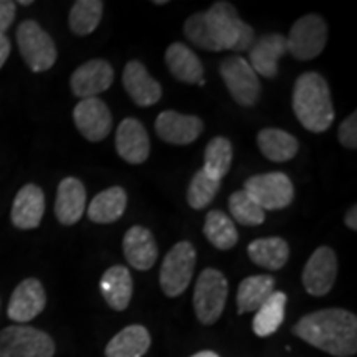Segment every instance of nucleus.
Returning <instances> with one entry per match:
<instances>
[{"label": "nucleus", "mask_w": 357, "mask_h": 357, "mask_svg": "<svg viewBox=\"0 0 357 357\" xmlns=\"http://www.w3.org/2000/svg\"><path fill=\"white\" fill-rule=\"evenodd\" d=\"M293 334L336 357H351L357 352V318L341 307H328L303 316L293 326Z\"/></svg>", "instance_id": "1"}, {"label": "nucleus", "mask_w": 357, "mask_h": 357, "mask_svg": "<svg viewBox=\"0 0 357 357\" xmlns=\"http://www.w3.org/2000/svg\"><path fill=\"white\" fill-rule=\"evenodd\" d=\"M293 111L303 128L311 132H324L334 121L331 89L316 71L303 73L293 89Z\"/></svg>", "instance_id": "2"}, {"label": "nucleus", "mask_w": 357, "mask_h": 357, "mask_svg": "<svg viewBox=\"0 0 357 357\" xmlns=\"http://www.w3.org/2000/svg\"><path fill=\"white\" fill-rule=\"evenodd\" d=\"M213 38L222 50H250L255 42V30L240 19L236 8L229 2H215L205 12Z\"/></svg>", "instance_id": "3"}, {"label": "nucleus", "mask_w": 357, "mask_h": 357, "mask_svg": "<svg viewBox=\"0 0 357 357\" xmlns=\"http://www.w3.org/2000/svg\"><path fill=\"white\" fill-rule=\"evenodd\" d=\"M229 296V281L222 271L207 268L200 273L194 291V310L197 319L205 326L215 324L225 310Z\"/></svg>", "instance_id": "4"}, {"label": "nucleus", "mask_w": 357, "mask_h": 357, "mask_svg": "<svg viewBox=\"0 0 357 357\" xmlns=\"http://www.w3.org/2000/svg\"><path fill=\"white\" fill-rule=\"evenodd\" d=\"M17 43L26 66L35 73H42L55 65L56 45L35 20H25L19 25Z\"/></svg>", "instance_id": "5"}, {"label": "nucleus", "mask_w": 357, "mask_h": 357, "mask_svg": "<svg viewBox=\"0 0 357 357\" xmlns=\"http://www.w3.org/2000/svg\"><path fill=\"white\" fill-rule=\"evenodd\" d=\"M195 253L194 245L190 242H178L169 250L160 266V288L169 298H177L185 291L194 275Z\"/></svg>", "instance_id": "6"}, {"label": "nucleus", "mask_w": 357, "mask_h": 357, "mask_svg": "<svg viewBox=\"0 0 357 357\" xmlns=\"http://www.w3.org/2000/svg\"><path fill=\"white\" fill-rule=\"evenodd\" d=\"M0 352L7 357H53L55 342L32 326H8L0 331Z\"/></svg>", "instance_id": "7"}, {"label": "nucleus", "mask_w": 357, "mask_h": 357, "mask_svg": "<svg viewBox=\"0 0 357 357\" xmlns=\"http://www.w3.org/2000/svg\"><path fill=\"white\" fill-rule=\"evenodd\" d=\"M243 190L260 205L263 211L287 208L294 199V187L283 172H268L245 181Z\"/></svg>", "instance_id": "8"}, {"label": "nucleus", "mask_w": 357, "mask_h": 357, "mask_svg": "<svg viewBox=\"0 0 357 357\" xmlns=\"http://www.w3.org/2000/svg\"><path fill=\"white\" fill-rule=\"evenodd\" d=\"M328 25L321 15L310 13L294 22L287 37L288 52L300 61L312 60L324 50Z\"/></svg>", "instance_id": "9"}, {"label": "nucleus", "mask_w": 357, "mask_h": 357, "mask_svg": "<svg viewBox=\"0 0 357 357\" xmlns=\"http://www.w3.org/2000/svg\"><path fill=\"white\" fill-rule=\"evenodd\" d=\"M220 75L230 96L243 108H252L260 98L261 84L258 75L242 56H227L220 63Z\"/></svg>", "instance_id": "10"}, {"label": "nucleus", "mask_w": 357, "mask_h": 357, "mask_svg": "<svg viewBox=\"0 0 357 357\" xmlns=\"http://www.w3.org/2000/svg\"><path fill=\"white\" fill-rule=\"evenodd\" d=\"M337 276V257L333 248L319 247L306 261L303 287L311 296H324L331 291Z\"/></svg>", "instance_id": "11"}, {"label": "nucleus", "mask_w": 357, "mask_h": 357, "mask_svg": "<svg viewBox=\"0 0 357 357\" xmlns=\"http://www.w3.org/2000/svg\"><path fill=\"white\" fill-rule=\"evenodd\" d=\"M73 119L78 131L91 142L106 139L113 128L111 111L100 98H88L79 101L73 109Z\"/></svg>", "instance_id": "12"}, {"label": "nucleus", "mask_w": 357, "mask_h": 357, "mask_svg": "<svg viewBox=\"0 0 357 357\" xmlns=\"http://www.w3.org/2000/svg\"><path fill=\"white\" fill-rule=\"evenodd\" d=\"M113 66L102 58H95L75 70V73L71 75L70 86L73 95L88 100V98H98V95L106 91L113 84Z\"/></svg>", "instance_id": "13"}, {"label": "nucleus", "mask_w": 357, "mask_h": 357, "mask_svg": "<svg viewBox=\"0 0 357 357\" xmlns=\"http://www.w3.org/2000/svg\"><path fill=\"white\" fill-rule=\"evenodd\" d=\"M47 306V294L37 278H26L13 289L7 314L15 323H30Z\"/></svg>", "instance_id": "14"}, {"label": "nucleus", "mask_w": 357, "mask_h": 357, "mask_svg": "<svg viewBox=\"0 0 357 357\" xmlns=\"http://www.w3.org/2000/svg\"><path fill=\"white\" fill-rule=\"evenodd\" d=\"M204 131V121L197 116L162 111L155 119V132L169 144L185 146L194 142Z\"/></svg>", "instance_id": "15"}, {"label": "nucleus", "mask_w": 357, "mask_h": 357, "mask_svg": "<svg viewBox=\"0 0 357 357\" xmlns=\"http://www.w3.org/2000/svg\"><path fill=\"white\" fill-rule=\"evenodd\" d=\"M288 52L287 37L281 33H266L250 47L248 63L263 78H275L278 75V60Z\"/></svg>", "instance_id": "16"}, {"label": "nucleus", "mask_w": 357, "mask_h": 357, "mask_svg": "<svg viewBox=\"0 0 357 357\" xmlns=\"http://www.w3.org/2000/svg\"><path fill=\"white\" fill-rule=\"evenodd\" d=\"M123 84L129 98L142 108L155 105L162 96V86L151 77L146 66L137 60L129 61L124 66Z\"/></svg>", "instance_id": "17"}, {"label": "nucleus", "mask_w": 357, "mask_h": 357, "mask_svg": "<svg viewBox=\"0 0 357 357\" xmlns=\"http://www.w3.org/2000/svg\"><path fill=\"white\" fill-rule=\"evenodd\" d=\"M116 149L129 164H142L151 153L149 134L134 118L123 119L116 131Z\"/></svg>", "instance_id": "18"}, {"label": "nucleus", "mask_w": 357, "mask_h": 357, "mask_svg": "<svg viewBox=\"0 0 357 357\" xmlns=\"http://www.w3.org/2000/svg\"><path fill=\"white\" fill-rule=\"evenodd\" d=\"M45 213L43 190L35 184H26L17 192L12 205V223L20 230L37 229Z\"/></svg>", "instance_id": "19"}, {"label": "nucleus", "mask_w": 357, "mask_h": 357, "mask_svg": "<svg viewBox=\"0 0 357 357\" xmlns=\"http://www.w3.org/2000/svg\"><path fill=\"white\" fill-rule=\"evenodd\" d=\"M86 208V189L83 182L75 177H66L60 182L55 200V215L63 225H75L83 217Z\"/></svg>", "instance_id": "20"}, {"label": "nucleus", "mask_w": 357, "mask_h": 357, "mask_svg": "<svg viewBox=\"0 0 357 357\" xmlns=\"http://www.w3.org/2000/svg\"><path fill=\"white\" fill-rule=\"evenodd\" d=\"M123 252L129 265L139 271H147L158 260L159 250L153 234L144 227H131L123 238Z\"/></svg>", "instance_id": "21"}, {"label": "nucleus", "mask_w": 357, "mask_h": 357, "mask_svg": "<svg viewBox=\"0 0 357 357\" xmlns=\"http://www.w3.org/2000/svg\"><path fill=\"white\" fill-rule=\"evenodd\" d=\"M166 65L172 77L182 83L202 84L204 82V66L200 58L184 43H172L164 55Z\"/></svg>", "instance_id": "22"}, {"label": "nucleus", "mask_w": 357, "mask_h": 357, "mask_svg": "<svg viewBox=\"0 0 357 357\" xmlns=\"http://www.w3.org/2000/svg\"><path fill=\"white\" fill-rule=\"evenodd\" d=\"M102 298L114 311H124L129 306L134 291L132 276L126 266L114 265L108 268L100 281Z\"/></svg>", "instance_id": "23"}, {"label": "nucleus", "mask_w": 357, "mask_h": 357, "mask_svg": "<svg viewBox=\"0 0 357 357\" xmlns=\"http://www.w3.org/2000/svg\"><path fill=\"white\" fill-rule=\"evenodd\" d=\"M151 347V334L144 326L132 324L111 339L105 349L106 357H142Z\"/></svg>", "instance_id": "24"}, {"label": "nucleus", "mask_w": 357, "mask_h": 357, "mask_svg": "<svg viewBox=\"0 0 357 357\" xmlns=\"http://www.w3.org/2000/svg\"><path fill=\"white\" fill-rule=\"evenodd\" d=\"M257 144L261 154L273 162L291 160L300 149V142L293 134L276 128L261 129L257 136Z\"/></svg>", "instance_id": "25"}, {"label": "nucleus", "mask_w": 357, "mask_h": 357, "mask_svg": "<svg viewBox=\"0 0 357 357\" xmlns=\"http://www.w3.org/2000/svg\"><path fill=\"white\" fill-rule=\"evenodd\" d=\"M126 205V190L123 187H109L91 200L88 207V217L95 223H113L123 217Z\"/></svg>", "instance_id": "26"}, {"label": "nucleus", "mask_w": 357, "mask_h": 357, "mask_svg": "<svg viewBox=\"0 0 357 357\" xmlns=\"http://www.w3.org/2000/svg\"><path fill=\"white\" fill-rule=\"evenodd\" d=\"M275 291V278L270 275H255L245 278L236 293L238 314L253 312L265 303Z\"/></svg>", "instance_id": "27"}, {"label": "nucleus", "mask_w": 357, "mask_h": 357, "mask_svg": "<svg viewBox=\"0 0 357 357\" xmlns=\"http://www.w3.org/2000/svg\"><path fill=\"white\" fill-rule=\"evenodd\" d=\"M248 257L255 265L266 270H281L289 258V247L280 236L258 238L248 245Z\"/></svg>", "instance_id": "28"}, {"label": "nucleus", "mask_w": 357, "mask_h": 357, "mask_svg": "<svg viewBox=\"0 0 357 357\" xmlns=\"http://www.w3.org/2000/svg\"><path fill=\"white\" fill-rule=\"evenodd\" d=\"M287 294L273 291L271 296L258 307L253 318V333L258 337H268L280 329L284 321V307H287Z\"/></svg>", "instance_id": "29"}, {"label": "nucleus", "mask_w": 357, "mask_h": 357, "mask_svg": "<svg viewBox=\"0 0 357 357\" xmlns=\"http://www.w3.org/2000/svg\"><path fill=\"white\" fill-rule=\"evenodd\" d=\"M204 234L213 247L218 250H230L238 242V231L229 215L220 211H211L205 217Z\"/></svg>", "instance_id": "30"}, {"label": "nucleus", "mask_w": 357, "mask_h": 357, "mask_svg": "<svg viewBox=\"0 0 357 357\" xmlns=\"http://www.w3.org/2000/svg\"><path fill=\"white\" fill-rule=\"evenodd\" d=\"M231 159H234V147L231 142L223 136H217L211 139L204 151V164L202 167L208 176L222 181L230 171Z\"/></svg>", "instance_id": "31"}, {"label": "nucleus", "mask_w": 357, "mask_h": 357, "mask_svg": "<svg viewBox=\"0 0 357 357\" xmlns=\"http://www.w3.org/2000/svg\"><path fill=\"white\" fill-rule=\"evenodd\" d=\"M105 3L100 0H77L70 10L68 24L71 32L84 37L93 33L100 25Z\"/></svg>", "instance_id": "32"}, {"label": "nucleus", "mask_w": 357, "mask_h": 357, "mask_svg": "<svg viewBox=\"0 0 357 357\" xmlns=\"http://www.w3.org/2000/svg\"><path fill=\"white\" fill-rule=\"evenodd\" d=\"M229 208L236 223L245 227H257L265 222V211L245 190H236L230 195Z\"/></svg>", "instance_id": "33"}, {"label": "nucleus", "mask_w": 357, "mask_h": 357, "mask_svg": "<svg viewBox=\"0 0 357 357\" xmlns=\"http://www.w3.org/2000/svg\"><path fill=\"white\" fill-rule=\"evenodd\" d=\"M220 182L222 181H217L208 176L204 169H200L194 174L189 189H187V202L195 211H202L215 199L217 192L220 189Z\"/></svg>", "instance_id": "34"}, {"label": "nucleus", "mask_w": 357, "mask_h": 357, "mask_svg": "<svg viewBox=\"0 0 357 357\" xmlns=\"http://www.w3.org/2000/svg\"><path fill=\"white\" fill-rule=\"evenodd\" d=\"M184 35L190 43H194L195 47L202 48V50L220 52V48H218L215 38H213L212 35L211 26H208L205 12L194 13V15H190L189 19L185 20Z\"/></svg>", "instance_id": "35"}, {"label": "nucleus", "mask_w": 357, "mask_h": 357, "mask_svg": "<svg viewBox=\"0 0 357 357\" xmlns=\"http://www.w3.org/2000/svg\"><path fill=\"white\" fill-rule=\"evenodd\" d=\"M339 142L347 149H356L357 147V114L352 113L341 123L337 132Z\"/></svg>", "instance_id": "36"}, {"label": "nucleus", "mask_w": 357, "mask_h": 357, "mask_svg": "<svg viewBox=\"0 0 357 357\" xmlns=\"http://www.w3.org/2000/svg\"><path fill=\"white\" fill-rule=\"evenodd\" d=\"M17 6L10 0H0V33H6L12 22L15 20Z\"/></svg>", "instance_id": "37"}, {"label": "nucleus", "mask_w": 357, "mask_h": 357, "mask_svg": "<svg viewBox=\"0 0 357 357\" xmlns=\"http://www.w3.org/2000/svg\"><path fill=\"white\" fill-rule=\"evenodd\" d=\"M10 40L7 38L6 33H0V68L6 65L8 55H10Z\"/></svg>", "instance_id": "38"}, {"label": "nucleus", "mask_w": 357, "mask_h": 357, "mask_svg": "<svg viewBox=\"0 0 357 357\" xmlns=\"http://www.w3.org/2000/svg\"><path fill=\"white\" fill-rule=\"evenodd\" d=\"M346 225H347V229L357 230V207L356 205H352V207L346 213Z\"/></svg>", "instance_id": "39"}, {"label": "nucleus", "mask_w": 357, "mask_h": 357, "mask_svg": "<svg viewBox=\"0 0 357 357\" xmlns=\"http://www.w3.org/2000/svg\"><path fill=\"white\" fill-rule=\"evenodd\" d=\"M192 357H220L217 354V352H213V351H200V352H197V354H194Z\"/></svg>", "instance_id": "40"}, {"label": "nucleus", "mask_w": 357, "mask_h": 357, "mask_svg": "<svg viewBox=\"0 0 357 357\" xmlns=\"http://www.w3.org/2000/svg\"><path fill=\"white\" fill-rule=\"evenodd\" d=\"M19 6H32V0H20Z\"/></svg>", "instance_id": "41"}, {"label": "nucleus", "mask_w": 357, "mask_h": 357, "mask_svg": "<svg viewBox=\"0 0 357 357\" xmlns=\"http://www.w3.org/2000/svg\"><path fill=\"white\" fill-rule=\"evenodd\" d=\"M0 357H7L6 354H3V352H0Z\"/></svg>", "instance_id": "42"}]
</instances>
